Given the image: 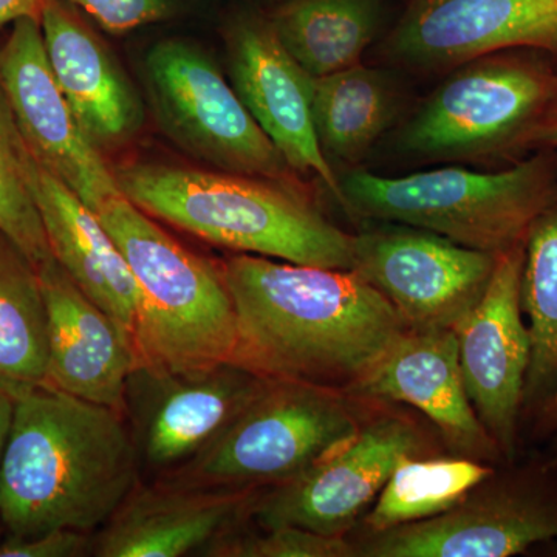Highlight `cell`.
I'll use <instances>...</instances> for the list:
<instances>
[{"label": "cell", "instance_id": "1", "mask_svg": "<svg viewBox=\"0 0 557 557\" xmlns=\"http://www.w3.org/2000/svg\"><path fill=\"white\" fill-rule=\"evenodd\" d=\"M220 267L237 317L233 362L265 379L351 395L408 330L355 271L252 255Z\"/></svg>", "mask_w": 557, "mask_h": 557}, {"label": "cell", "instance_id": "2", "mask_svg": "<svg viewBox=\"0 0 557 557\" xmlns=\"http://www.w3.org/2000/svg\"><path fill=\"white\" fill-rule=\"evenodd\" d=\"M126 413L49 386L14 401L0 461V525L32 537L94 533L141 480Z\"/></svg>", "mask_w": 557, "mask_h": 557}, {"label": "cell", "instance_id": "3", "mask_svg": "<svg viewBox=\"0 0 557 557\" xmlns=\"http://www.w3.org/2000/svg\"><path fill=\"white\" fill-rule=\"evenodd\" d=\"M113 174L123 196L150 218L234 255L354 267V234L330 222L300 183L163 161L121 163Z\"/></svg>", "mask_w": 557, "mask_h": 557}, {"label": "cell", "instance_id": "4", "mask_svg": "<svg viewBox=\"0 0 557 557\" xmlns=\"http://www.w3.org/2000/svg\"><path fill=\"white\" fill-rule=\"evenodd\" d=\"M98 218L137 281V368L188 372L233 362L237 317L220 262L183 247L124 196Z\"/></svg>", "mask_w": 557, "mask_h": 557}, {"label": "cell", "instance_id": "5", "mask_svg": "<svg viewBox=\"0 0 557 557\" xmlns=\"http://www.w3.org/2000/svg\"><path fill=\"white\" fill-rule=\"evenodd\" d=\"M557 120V61L544 51H494L449 70L397 135L398 152L426 163H505L537 150Z\"/></svg>", "mask_w": 557, "mask_h": 557}, {"label": "cell", "instance_id": "6", "mask_svg": "<svg viewBox=\"0 0 557 557\" xmlns=\"http://www.w3.org/2000/svg\"><path fill=\"white\" fill-rule=\"evenodd\" d=\"M556 180L553 148L490 172L443 166L384 177L355 168L339 177V205L361 222L405 223L498 256L525 242Z\"/></svg>", "mask_w": 557, "mask_h": 557}, {"label": "cell", "instance_id": "7", "mask_svg": "<svg viewBox=\"0 0 557 557\" xmlns=\"http://www.w3.org/2000/svg\"><path fill=\"white\" fill-rule=\"evenodd\" d=\"M370 403L317 384L269 380L203 453L161 479L233 490L278 485L354 437Z\"/></svg>", "mask_w": 557, "mask_h": 557}, {"label": "cell", "instance_id": "8", "mask_svg": "<svg viewBox=\"0 0 557 557\" xmlns=\"http://www.w3.org/2000/svg\"><path fill=\"white\" fill-rule=\"evenodd\" d=\"M442 454L448 450L426 418L401 405L372 401L357 434L341 448L296 478L259 490L251 505V522L347 537L403 458Z\"/></svg>", "mask_w": 557, "mask_h": 557}, {"label": "cell", "instance_id": "9", "mask_svg": "<svg viewBox=\"0 0 557 557\" xmlns=\"http://www.w3.org/2000/svg\"><path fill=\"white\" fill-rule=\"evenodd\" d=\"M355 557H509L557 539V465L539 450L498 465L435 518L351 533Z\"/></svg>", "mask_w": 557, "mask_h": 557}, {"label": "cell", "instance_id": "10", "mask_svg": "<svg viewBox=\"0 0 557 557\" xmlns=\"http://www.w3.org/2000/svg\"><path fill=\"white\" fill-rule=\"evenodd\" d=\"M143 83L161 132L194 160L215 171L299 183L199 44L171 38L150 47Z\"/></svg>", "mask_w": 557, "mask_h": 557}, {"label": "cell", "instance_id": "11", "mask_svg": "<svg viewBox=\"0 0 557 557\" xmlns=\"http://www.w3.org/2000/svg\"><path fill=\"white\" fill-rule=\"evenodd\" d=\"M498 256L418 226L362 220L351 271L379 289L408 329L454 330L485 295Z\"/></svg>", "mask_w": 557, "mask_h": 557}, {"label": "cell", "instance_id": "12", "mask_svg": "<svg viewBox=\"0 0 557 557\" xmlns=\"http://www.w3.org/2000/svg\"><path fill=\"white\" fill-rule=\"evenodd\" d=\"M269 379L236 362L170 372L135 368L126 417L141 469L166 478L199 456L258 397Z\"/></svg>", "mask_w": 557, "mask_h": 557}, {"label": "cell", "instance_id": "13", "mask_svg": "<svg viewBox=\"0 0 557 557\" xmlns=\"http://www.w3.org/2000/svg\"><path fill=\"white\" fill-rule=\"evenodd\" d=\"M523 258L525 242L498 256L485 295L454 327L468 397L505 463L523 454V392L531 362L520 296Z\"/></svg>", "mask_w": 557, "mask_h": 557}, {"label": "cell", "instance_id": "14", "mask_svg": "<svg viewBox=\"0 0 557 557\" xmlns=\"http://www.w3.org/2000/svg\"><path fill=\"white\" fill-rule=\"evenodd\" d=\"M0 89L25 145L86 207L100 212L123 196L102 152L81 127L54 78L39 20L22 17L0 47Z\"/></svg>", "mask_w": 557, "mask_h": 557}, {"label": "cell", "instance_id": "15", "mask_svg": "<svg viewBox=\"0 0 557 557\" xmlns=\"http://www.w3.org/2000/svg\"><path fill=\"white\" fill-rule=\"evenodd\" d=\"M511 49L557 61V0H409L383 54L406 69L449 72Z\"/></svg>", "mask_w": 557, "mask_h": 557}, {"label": "cell", "instance_id": "16", "mask_svg": "<svg viewBox=\"0 0 557 557\" xmlns=\"http://www.w3.org/2000/svg\"><path fill=\"white\" fill-rule=\"evenodd\" d=\"M230 81L245 108L296 174L317 175L336 201L339 177L319 148L313 76L282 46L262 14L233 17L225 30Z\"/></svg>", "mask_w": 557, "mask_h": 557}, {"label": "cell", "instance_id": "17", "mask_svg": "<svg viewBox=\"0 0 557 557\" xmlns=\"http://www.w3.org/2000/svg\"><path fill=\"white\" fill-rule=\"evenodd\" d=\"M351 395L416 410L450 456L505 463L468 397L453 329L406 330Z\"/></svg>", "mask_w": 557, "mask_h": 557}, {"label": "cell", "instance_id": "18", "mask_svg": "<svg viewBox=\"0 0 557 557\" xmlns=\"http://www.w3.org/2000/svg\"><path fill=\"white\" fill-rule=\"evenodd\" d=\"M259 490L139 482L94 537L98 557H178L203 552L251 520Z\"/></svg>", "mask_w": 557, "mask_h": 557}, {"label": "cell", "instance_id": "19", "mask_svg": "<svg viewBox=\"0 0 557 557\" xmlns=\"http://www.w3.org/2000/svg\"><path fill=\"white\" fill-rule=\"evenodd\" d=\"M38 273L49 324L44 386L126 413L127 384L137 368L129 338L57 260L44 262Z\"/></svg>", "mask_w": 557, "mask_h": 557}, {"label": "cell", "instance_id": "20", "mask_svg": "<svg viewBox=\"0 0 557 557\" xmlns=\"http://www.w3.org/2000/svg\"><path fill=\"white\" fill-rule=\"evenodd\" d=\"M39 22L54 78L90 141L101 152L134 141L145 104L108 44L69 0H46Z\"/></svg>", "mask_w": 557, "mask_h": 557}, {"label": "cell", "instance_id": "21", "mask_svg": "<svg viewBox=\"0 0 557 557\" xmlns=\"http://www.w3.org/2000/svg\"><path fill=\"white\" fill-rule=\"evenodd\" d=\"M21 161L51 256L70 278L110 314L134 347L139 292L119 245L97 212L86 207L69 186L40 164L24 138Z\"/></svg>", "mask_w": 557, "mask_h": 557}, {"label": "cell", "instance_id": "22", "mask_svg": "<svg viewBox=\"0 0 557 557\" xmlns=\"http://www.w3.org/2000/svg\"><path fill=\"white\" fill-rule=\"evenodd\" d=\"M398 95L386 72L357 67L313 78V123L333 170L358 168L394 123Z\"/></svg>", "mask_w": 557, "mask_h": 557}, {"label": "cell", "instance_id": "23", "mask_svg": "<svg viewBox=\"0 0 557 557\" xmlns=\"http://www.w3.org/2000/svg\"><path fill=\"white\" fill-rule=\"evenodd\" d=\"M282 46L313 78L362 64L379 32L380 0H285L269 14Z\"/></svg>", "mask_w": 557, "mask_h": 557}, {"label": "cell", "instance_id": "24", "mask_svg": "<svg viewBox=\"0 0 557 557\" xmlns=\"http://www.w3.org/2000/svg\"><path fill=\"white\" fill-rule=\"evenodd\" d=\"M49 324L38 269L0 234V397L17 401L44 386Z\"/></svg>", "mask_w": 557, "mask_h": 557}, {"label": "cell", "instance_id": "25", "mask_svg": "<svg viewBox=\"0 0 557 557\" xmlns=\"http://www.w3.org/2000/svg\"><path fill=\"white\" fill-rule=\"evenodd\" d=\"M520 296L531 335L522 409L525 438L557 386V180L527 234Z\"/></svg>", "mask_w": 557, "mask_h": 557}, {"label": "cell", "instance_id": "26", "mask_svg": "<svg viewBox=\"0 0 557 557\" xmlns=\"http://www.w3.org/2000/svg\"><path fill=\"white\" fill-rule=\"evenodd\" d=\"M494 469L450 454L403 458L351 533H376L435 518L457 505Z\"/></svg>", "mask_w": 557, "mask_h": 557}, {"label": "cell", "instance_id": "27", "mask_svg": "<svg viewBox=\"0 0 557 557\" xmlns=\"http://www.w3.org/2000/svg\"><path fill=\"white\" fill-rule=\"evenodd\" d=\"M22 135L0 89V234L38 269L53 258L21 161Z\"/></svg>", "mask_w": 557, "mask_h": 557}, {"label": "cell", "instance_id": "28", "mask_svg": "<svg viewBox=\"0 0 557 557\" xmlns=\"http://www.w3.org/2000/svg\"><path fill=\"white\" fill-rule=\"evenodd\" d=\"M201 556L209 557H355L348 537L325 536L293 525L256 527L251 520L215 539Z\"/></svg>", "mask_w": 557, "mask_h": 557}, {"label": "cell", "instance_id": "29", "mask_svg": "<svg viewBox=\"0 0 557 557\" xmlns=\"http://www.w3.org/2000/svg\"><path fill=\"white\" fill-rule=\"evenodd\" d=\"M110 35H126L177 16L186 0H69Z\"/></svg>", "mask_w": 557, "mask_h": 557}, {"label": "cell", "instance_id": "30", "mask_svg": "<svg viewBox=\"0 0 557 557\" xmlns=\"http://www.w3.org/2000/svg\"><path fill=\"white\" fill-rule=\"evenodd\" d=\"M86 531H47L32 537L7 536L0 544V557H79L94 549V537Z\"/></svg>", "mask_w": 557, "mask_h": 557}, {"label": "cell", "instance_id": "31", "mask_svg": "<svg viewBox=\"0 0 557 557\" xmlns=\"http://www.w3.org/2000/svg\"><path fill=\"white\" fill-rule=\"evenodd\" d=\"M533 443L539 453L557 465V386L547 406L539 413L536 421L528 429L523 446Z\"/></svg>", "mask_w": 557, "mask_h": 557}, {"label": "cell", "instance_id": "32", "mask_svg": "<svg viewBox=\"0 0 557 557\" xmlns=\"http://www.w3.org/2000/svg\"><path fill=\"white\" fill-rule=\"evenodd\" d=\"M46 0H0V28L13 25L22 17L40 20Z\"/></svg>", "mask_w": 557, "mask_h": 557}, {"label": "cell", "instance_id": "33", "mask_svg": "<svg viewBox=\"0 0 557 557\" xmlns=\"http://www.w3.org/2000/svg\"><path fill=\"white\" fill-rule=\"evenodd\" d=\"M13 412L14 401L0 397V461H2L3 450H5L7 440H9Z\"/></svg>", "mask_w": 557, "mask_h": 557}, {"label": "cell", "instance_id": "34", "mask_svg": "<svg viewBox=\"0 0 557 557\" xmlns=\"http://www.w3.org/2000/svg\"><path fill=\"white\" fill-rule=\"evenodd\" d=\"M536 146L537 149H557V120L539 134Z\"/></svg>", "mask_w": 557, "mask_h": 557}]
</instances>
